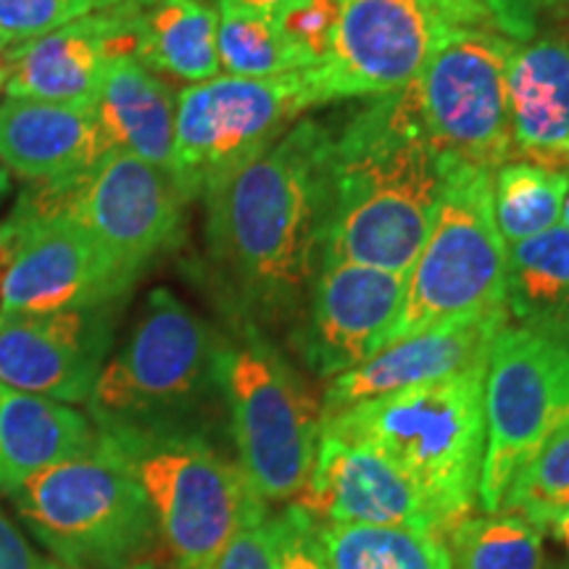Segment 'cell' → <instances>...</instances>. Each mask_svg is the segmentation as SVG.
Masks as SVG:
<instances>
[{"label":"cell","instance_id":"1","mask_svg":"<svg viewBox=\"0 0 569 569\" xmlns=\"http://www.w3.org/2000/svg\"><path fill=\"white\" fill-rule=\"evenodd\" d=\"M330 130L298 119L272 148L206 190V246L238 322L301 319L322 267Z\"/></svg>","mask_w":569,"mask_h":569},{"label":"cell","instance_id":"2","mask_svg":"<svg viewBox=\"0 0 569 569\" xmlns=\"http://www.w3.org/2000/svg\"><path fill=\"white\" fill-rule=\"evenodd\" d=\"M448 167L451 156L419 122L411 84L372 98L330 134L322 264L407 274L436 219Z\"/></svg>","mask_w":569,"mask_h":569},{"label":"cell","instance_id":"3","mask_svg":"<svg viewBox=\"0 0 569 569\" xmlns=\"http://www.w3.org/2000/svg\"><path fill=\"white\" fill-rule=\"evenodd\" d=\"M486 365L356 403L322 425L325 432L369 446L401 469L446 538L478 507Z\"/></svg>","mask_w":569,"mask_h":569},{"label":"cell","instance_id":"4","mask_svg":"<svg viewBox=\"0 0 569 569\" xmlns=\"http://www.w3.org/2000/svg\"><path fill=\"white\" fill-rule=\"evenodd\" d=\"M222 346L224 338L172 290H151L88 398L98 436H209L206 417L222 398Z\"/></svg>","mask_w":569,"mask_h":569},{"label":"cell","instance_id":"5","mask_svg":"<svg viewBox=\"0 0 569 569\" xmlns=\"http://www.w3.org/2000/svg\"><path fill=\"white\" fill-rule=\"evenodd\" d=\"M13 511L67 569H132L161 549L146 493L109 440L51 465L9 493Z\"/></svg>","mask_w":569,"mask_h":569},{"label":"cell","instance_id":"6","mask_svg":"<svg viewBox=\"0 0 569 569\" xmlns=\"http://www.w3.org/2000/svg\"><path fill=\"white\" fill-rule=\"evenodd\" d=\"M222 398L238 465L256 496L290 503L315 467L322 438V398L306 386L259 327L238 322L222 346Z\"/></svg>","mask_w":569,"mask_h":569},{"label":"cell","instance_id":"7","mask_svg":"<svg viewBox=\"0 0 569 569\" xmlns=\"http://www.w3.org/2000/svg\"><path fill=\"white\" fill-rule=\"evenodd\" d=\"M509 246L493 217V172L451 159L436 219L403 280L386 346L507 309Z\"/></svg>","mask_w":569,"mask_h":569},{"label":"cell","instance_id":"8","mask_svg":"<svg viewBox=\"0 0 569 569\" xmlns=\"http://www.w3.org/2000/svg\"><path fill=\"white\" fill-rule=\"evenodd\" d=\"M106 440L151 503L161 549L174 569H211L240 522L264 503L238 459L206 432Z\"/></svg>","mask_w":569,"mask_h":569},{"label":"cell","instance_id":"9","mask_svg":"<svg viewBox=\"0 0 569 569\" xmlns=\"http://www.w3.org/2000/svg\"><path fill=\"white\" fill-rule=\"evenodd\" d=\"M322 106L311 71L243 80L219 74L177 92L172 174L188 201L272 148Z\"/></svg>","mask_w":569,"mask_h":569},{"label":"cell","instance_id":"10","mask_svg":"<svg viewBox=\"0 0 569 569\" xmlns=\"http://www.w3.org/2000/svg\"><path fill=\"white\" fill-rule=\"evenodd\" d=\"M493 30L482 0H338L330 51L311 71L322 106L382 98L417 80L448 38Z\"/></svg>","mask_w":569,"mask_h":569},{"label":"cell","instance_id":"11","mask_svg":"<svg viewBox=\"0 0 569 569\" xmlns=\"http://www.w3.org/2000/svg\"><path fill=\"white\" fill-rule=\"evenodd\" d=\"M486 453L478 488L482 515L501 509L522 469L569 425V340L503 325L488 351Z\"/></svg>","mask_w":569,"mask_h":569},{"label":"cell","instance_id":"12","mask_svg":"<svg viewBox=\"0 0 569 569\" xmlns=\"http://www.w3.org/2000/svg\"><path fill=\"white\" fill-rule=\"evenodd\" d=\"M517 42L496 30L448 38L411 82L419 122L451 159L490 169L515 159L507 71Z\"/></svg>","mask_w":569,"mask_h":569},{"label":"cell","instance_id":"13","mask_svg":"<svg viewBox=\"0 0 569 569\" xmlns=\"http://www.w3.org/2000/svg\"><path fill=\"white\" fill-rule=\"evenodd\" d=\"M122 301L63 311H0V382L56 403H88Z\"/></svg>","mask_w":569,"mask_h":569},{"label":"cell","instance_id":"14","mask_svg":"<svg viewBox=\"0 0 569 569\" xmlns=\"http://www.w3.org/2000/svg\"><path fill=\"white\" fill-rule=\"evenodd\" d=\"M188 198L167 169L109 151L80 184L69 213L127 272L140 277L174 246Z\"/></svg>","mask_w":569,"mask_h":569},{"label":"cell","instance_id":"15","mask_svg":"<svg viewBox=\"0 0 569 569\" xmlns=\"http://www.w3.org/2000/svg\"><path fill=\"white\" fill-rule=\"evenodd\" d=\"M407 274L361 264H322L293 332L303 365L336 380L386 348Z\"/></svg>","mask_w":569,"mask_h":569},{"label":"cell","instance_id":"16","mask_svg":"<svg viewBox=\"0 0 569 569\" xmlns=\"http://www.w3.org/2000/svg\"><path fill=\"white\" fill-rule=\"evenodd\" d=\"M138 277L71 213L34 227L3 261L0 311H63L122 301Z\"/></svg>","mask_w":569,"mask_h":569},{"label":"cell","instance_id":"17","mask_svg":"<svg viewBox=\"0 0 569 569\" xmlns=\"http://www.w3.org/2000/svg\"><path fill=\"white\" fill-rule=\"evenodd\" d=\"M140 11H92L42 38L6 51V98L88 106L103 88L106 69L119 56H134Z\"/></svg>","mask_w":569,"mask_h":569},{"label":"cell","instance_id":"18","mask_svg":"<svg viewBox=\"0 0 569 569\" xmlns=\"http://www.w3.org/2000/svg\"><path fill=\"white\" fill-rule=\"evenodd\" d=\"M290 503L322 525L409 528L443 536L401 469L369 446L325 430L309 480Z\"/></svg>","mask_w":569,"mask_h":569},{"label":"cell","instance_id":"19","mask_svg":"<svg viewBox=\"0 0 569 569\" xmlns=\"http://www.w3.org/2000/svg\"><path fill=\"white\" fill-rule=\"evenodd\" d=\"M503 325H509L507 309L459 319V322H446L398 340L393 346H386L365 365L330 380L322 398L325 419L340 415L356 403L443 380V377L486 365L490 343Z\"/></svg>","mask_w":569,"mask_h":569},{"label":"cell","instance_id":"20","mask_svg":"<svg viewBox=\"0 0 569 569\" xmlns=\"http://www.w3.org/2000/svg\"><path fill=\"white\" fill-rule=\"evenodd\" d=\"M96 106L6 98L0 103V163L24 182L88 177L109 153Z\"/></svg>","mask_w":569,"mask_h":569},{"label":"cell","instance_id":"21","mask_svg":"<svg viewBox=\"0 0 569 569\" xmlns=\"http://www.w3.org/2000/svg\"><path fill=\"white\" fill-rule=\"evenodd\" d=\"M515 159L569 172V42H517L507 71Z\"/></svg>","mask_w":569,"mask_h":569},{"label":"cell","instance_id":"22","mask_svg":"<svg viewBox=\"0 0 569 569\" xmlns=\"http://www.w3.org/2000/svg\"><path fill=\"white\" fill-rule=\"evenodd\" d=\"M177 96L134 56L109 63L96 119L111 151H124L172 172Z\"/></svg>","mask_w":569,"mask_h":569},{"label":"cell","instance_id":"23","mask_svg":"<svg viewBox=\"0 0 569 569\" xmlns=\"http://www.w3.org/2000/svg\"><path fill=\"white\" fill-rule=\"evenodd\" d=\"M96 443V425L82 411L0 382V496Z\"/></svg>","mask_w":569,"mask_h":569},{"label":"cell","instance_id":"24","mask_svg":"<svg viewBox=\"0 0 569 569\" xmlns=\"http://www.w3.org/2000/svg\"><path fill=\"white\" fill-rule=\"evenodd\" d=\"M217 0H153L138 13L134 59L153 74L198 84L219 77Z\"/></svg>","mask_w":569,"mask_h":569},{"label":"cell","instance_id":"25","mask_svg":"<svg viewBox=\"0 0 569 569\" xmlns=\"http://www.w3.org/2000/svg\"><path fill=\"white\" fill-rule=\"evenodd\" d=\"M507 311L519 327L569 340V232L565 224L509 246Z\"/></svg>","mask_w":569,"mask_h":569},{"label":"cell","instance_id":"26","mask_svg":"<svg viewBox=\"0 0 569 569\" xmlns=\"http://www.w3.org/2000/svg\"><path fill=\"white\" fill-rule=\"evenodd\" d=\"M315 536L327 569H451L438 532L315 522Z\"/></svg>","mask_w":569,"mask_h":569},{"label":"cell","instance_id":"27","mask_svg":"<svg viewBox=\"0 0 569 569\" xmlns=\"http://www.w3.org/2000/svg\"><path fill=\"white\" fill-rule=\"evenodd\" d=\"M219 69L243 80H272L293 71L315 69L317 61L284 32L280 17H264L217 3Z\"/></svg>","mask_w":569,"mask_h":569},{"label":"cell","instance_id":"28","mask_svg":"<svg viewBox=\"0 0 569 569\" xmlns=\"http://www.w3.org/2000/svg\"><path fill=\"white\" fill-rule=\"evenodd\" d=\"M569 172L511 159L493 172V217L503 243L517 246L559 224Z\"/></svg>","mask_w":569,"mask_h":569},{"label":"cell","instance_id":"29","mask_svg":"<svg viewBox=\"0 0 569 569\" xmlns=\"http://www.w3.org/2000/svg\"><path fill=\"white\" fill-rule=\"evenodd\" d=\"M543 536L515 511L472 515L448 536L451 569H546Z\"/></svg>","mask_w":569,"mask_h":569},{"label":"cell","instance_id":"30","mask_svg":"<svg viewBox=\"0 0 569 569\" xmlns=\"http://www.w3.org/2000/svg\"><path fill=\"white\" fill-rule=\"evenodd\" d=\"M569 509V425L553 436L511 480L501 509L549 532Z\"/></svg>","mask_w":569,"mask_h":569},{"label":"cell","instance_id":"31","mask_svg":"<svg viewBox=\"0 0 569 569\" xmlns=\"http://www.w3.org/2000/svg\"><path fill=\"white\" fill-rule=\"evenodd\" d=\"M98 11V0H0V32L27 42Z\"/></svg>","mask_w":569,"mask_h":569},{"label":"cell","instance_id":"32","mask_svg":"<svg viewBox=\"0 0 569 569\" xmlns=\"http://www.w3.org/2000/svg\"><path fill=\"white\" fill-rule=\"evenodd\" d=\"M211 569H280V540L269 503L251 509Z\"/></svg>","mask_w":569,"mask_h":569},{"label":"cell","instance_id":"33","mask_svg":"<svg viewBox=\"0 0 569 569\" xmlns=\"http://www.w3.org/2000/svg\"><path fill=\"white\" fill-rule=\"evenodd\" d=\"M482 3L493 30L511 42L536 40L540 27L569 11V0H482Z\"/></svg>","mask_w":569,"mask_h":569},{"label":"cell","instance_id":"34","mask_svg":"<svg viewBox=\"0 0 569 569\" xmlns=\"http://www.w3.org/2000/svg\"><path fill=\"white\" fill-rule=\"evenodd\" d=\"M284 32L303 48L317 67L330 51L332 32L338 24V0H301L280 17Z\"/></svg>","mask_w":569,"mask_h":569},{"label":"cell","instance_id":"35","mask_svg":"<svg viewBox=\"0 0 569 569\" xmlns=\"http://www.w3.org/2000/svg\"><path fill=\"white\" fill-rule=\"evenodd\" d=\"M274 525L280 540V569H327L317 546L315 522L303 509L284 503L274 515Z\"/></svg>","mask_w":569,"mask_h":569},{"label":"cell","instance_id":"36","mask_svg":"<svg viewBox=\"0 0 569 569\" xmlns=\"http://www.w3.org/2000/svg\"><path fill=\"white\" fill-rule=\"evenodd\" d=\"M0 569H67L51 557H42L11 517L0 509Z\"/></svg>","mask_w":569,"mask_h":569},{"label":"cell","instance_id":"37","mask_svg":"<svg viewBox=\"0 0 569 569\" xmlns=\"http://www.w3.org/2000/svg\"><path fill=\"white\" fill-rule=\"evenodd\" d=\"M217 3H230L234 9L264 13V17H282V13H288L301 0H217Z\"/></svg>","mask_w":569,"mask_h":569},{"label":"cell","instance_id":"38","mask_svg":"<svg viewBox=\"0 0 569 569\" xmlns=\"http://www.w3.org/2000/svg\"><path fill=\"white\" fill-rule=\"evenodd\" d=\"M153 0H98V11H142Z\"/></svg>","mask_w":569,"mask_h":569},{"label":"cell","instance_id":"39","mask_svg":"<svg viewBox=\"0 0 569 569\" xmlns=\"http://www.w3.org/2000/svg\"><path fill=\"white\" fill-rule=\"evenodd\" d=\"M549 532H551L553 538L559 540L561 546H565V551L569 553V509L565 511V515H561V517L557 519V522L551 525V530H549Z\"/></svg>","mask_w":569,"mask_h":569},{"label":"cell","instance_id":"40","mask_svg":"<svg viewBox=\"0 0 569 569\" xmlns=\"http://www.w3.org/2000/svg\"><path fill=\"white\" fill-rule=\"evenodd\" d=\"M9 190H11V174H9V169L0 163V206H3L6 196H9Z\"/></svg>","mask_w":569,"mask_h":569},{"label":"cell","instance_id":"41","mask_svg":"<svg viewBox=\"0 0 569 569\" xmlns=\"http://www.w3.org/2000/svg\"><path fill=\"white\" fill-rule=\"evenodd\" d=\"M132 569H174V567H172V561H169V559H167V565H161L159 557H151V559L140 561V565H134Z\"/></svg>","mask_w":569,"mask_h":569},{"label":"cell","instance_id":"42","mask_svg":"<svg viewBox=\"0 0 569 569\" xmlns=\"http://www.w3.org/2000/svg\"><path fill=\"white\" fill-rule=\"evenodd\" d=\"M11 38L6 32H0V63H3V56H6V51H9V46H11Z\"/></svg>","mask_w":569,"mask_h":569},{"label":"cell","instance_id":"43","mask_svg":"<svg viewBox=\"0 0 569 569\" xmlns=\"http://www.w3.org/2000/svg\"><path fill=\"white\" fill-rule=\"evenodd\" d=\"M561 219H565V227L569 232V193H567V201H565V211H561Z\"/></svg>","mask_w":569,"mask_h":569},{"label":"cell","instance_id":"44","mask_svg":"<svg viewBox=\"0 0 569 569\" xmlns=\"http://www.w3.org/2000/svg\"><path fill=\"white\" fill-rule=\"evenodd\" d=\"M546 569H569V565H565V561H557V565H546Z\"/></svg>","mask_w":569,"mask_h":569},{"label":"cell","instance_id":"45","mask_svg":"<svg viewBox=\"0 0 569 569\" xmlns=\"http://www.w3.org/2000/svg\"><path fill=\"white\" fill-rule=\"evenodd\" d=\"M3 84H6V69L3 63H0V90H3Z\"/></svg>","mask_w":569,"mask_h":569}]
</instances>
